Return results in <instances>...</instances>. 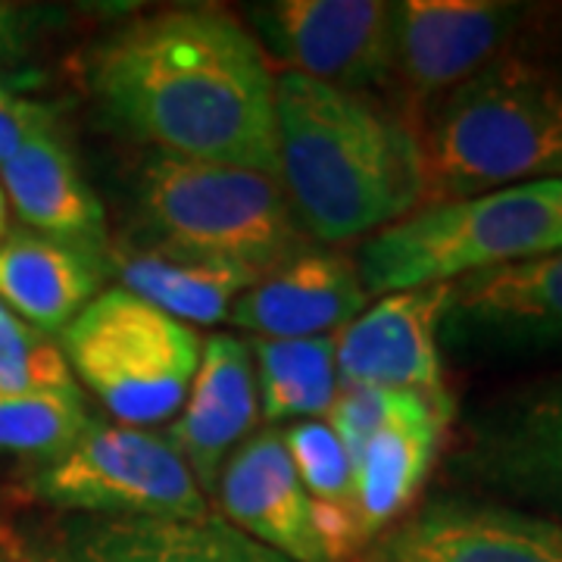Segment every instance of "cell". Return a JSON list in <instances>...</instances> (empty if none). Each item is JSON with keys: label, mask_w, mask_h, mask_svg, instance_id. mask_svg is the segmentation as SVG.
Segmentation results:
<instances>
[{"label": "cell", "mask_w": 562, "mask_h": 562, "mask_svg": "<svg viewBox=\"0 0 562 562\" xmlns=\"http://www.w3.org/2000/svg\"><path fill=\"white\" fill-rule=\"evenodd\" d=\"M379 562H562V522L516 506L438 497L379 541Z\"/></svg>", "instance_id": "obj_11"}, {"label": "cell", "mask_w": 562, "mask_h": 562, "mask_svg": "<svg viewBox=\"0 0 562 562\" xmlns=\"http://www.w3.org/2000/svg\"><path fill=\"white\" fill-rule=\"evenodd\" d=\"M10 203H7V194H3V188H0V244H3V238L10 235Z\"/></svg>", "instance_id": "obj_29"}, {"label": "cell", "mask_w": 562, "mask_h": 562, "mask_svg": "<svg viewBox=\"0 0 562 562\" xmlns=\"http://www.w3.org/2000/svg\"><path fill=\"white\" fill-rule=\"evenodd\" d=\"M457 401L450 391H401L382 428L353 460V501L366 541L401 522L428 482L441 453Z\"/></svg>", "instance_id": "obj_14"}, {"label": "cell", "mask_w": 562, "mask_h": 562, "mask_svg": "<svg viewBox=\"0 0 562 562\" xmlns=\"http://www.w3.org/2000/svg\"><path fill=\"white\" fill-rule=\"evenodd\" d=\"M276 138L281 188L316 241L372 238L425 203L413 122L366 94L279 72Z\"/></svg>", "instance_id": "obj_2"}, {"label": "cell", "mask_w": 562, "mask_h": 562, "mask_svg": "<svg viewBox=\"0 0 562 562\" xmlns=\"http://www.w3.org/2000/svg\"><path fill=\"white\" fill-rule=\"evenodd\" d=\"M47 132H57V110L0 81V166Z\"/></svg>", "instance_id": "obj_26"}, {"label": "cell", "mask_w": 562, "mask_h": 562, "mask_svg": "<svg viewBox=\"0 0 562 562\" xmlns=\"http://www.w3.org/2000/svg\"><path fill=\"white\" fill-rule=\"evenodd\" d=\"M88 85L103 116L157 154L279 179L276 76L222 10L181 7L122 25L94 47Z\"/></svg>", "instance_id": "obj_1"}, {"label": "cell", "mask_w": 562, "mask_h": 562, "mask_svg": "<svg viewBox=\"0 0 562 562\" xmlns=\"http://www.w3.org/2000/svg\"><path fill=\"white\" fill-rule=\"evenodd\" d=\"M41 501L79 516H201L206 497L162 435L122 422H88L32 482Z\"/></svg>", "instance_id": "obj_7"}, {"label": "cell", "mask_w": 562, "mask_h": 562, "mask_svg": "<svg viewBox=\"0 0 562 562\" xmlns=\"http://www.w3.org/2000/svg\"><path fill=\"white\" fill-rule=\"evenodd\" d=\"M525 20L519 3L497 0H403L394 3V72L413 110H422L482 66L503 57Z\"/></svg>", "instance_id": "obj_9"}, {"label": "cell", "mask_w": 562, "mask_h": 562, "mask_svg": "<svg viewBox=\"0 0 562 562\" xmlns=\"http://www.w3.org/2000/svg\"><path fill=\"white\" fill-rule=\"evenodd\" d=\"M281 441L288 447V457L294 462V472L301 479L303 491L310 494V501L316 506L357 513L353 465L338 435L328 428V422H294L288 431H281Z\"/></svg>", "instance_id": "obj_25"}, {"label": "cell", "mask_w": 562, "mask_h": 562, "mask_svg": "<svg viewBox=\"0 0 562 562\" xmlns=\"http://www.w3.org/2000/svg\"><path fill=\"white\" fill-rule=\"evenodd\" d=\"M0 188L32 232L103 250L106 213L57 132L38 135L0 166Z\"/></svg>", "instance_id": "obj_19"}, {"label": "cell", "mask_w": 562, "mask_h": 562, "mask_svg": "<svg viewBox=\"0 0 562 562\" xmlns=\"http://www.w3.org/2000/svg\"><path fill=\"white\" fill-rule=\"evenodd\" d=\"M101 288L98 254L16 228L0 244V303L54 335L79 316Z\"/></svg>", "instance_id": "obj_20"}, {"label": "cell", "mask_w": 562, "mask_h": 562, "mask_svg": "<svg viewBox=\"0 0 562 562\" xmlns=\"http://www.w3.org/2000/svg\"><path fill=\"white\" fill-rule=\"evenodd\" d=\"M88 422L91 416L79 384L63 391L0 397V450L50 462L79 441Z\"/></svg>", "instance_id": "obj_23"}, {"label": "cell", "mask_w": 562, "mask_h": 562, "mask_svg": "<svg viewBox=\"0 0 562 562\" xmlns=\"http://www.w3.org/2000/svg\"><path fill=\"white\" fill-rule=\"evenodd\" d=\"M116 269L125 291L184 325H216L228 319L235 301L257 284L250 272L228 262L203 260L157 244L120 254Z\"/></svg>", "instance_id": "obj_21"}, {"label": "cell", "mask_w": 562, "mask_h": 562, "mask_svg": "<svg viewBox=\"0 0 562 562\" xmlns=\"http://www.w3.org/2000/svg\"><path fill=\"white\" fill-rule=\"evenodd\" d=\"M0 562H69L63 547L35 541L13 525H0Z\"/></svg>", "instance_id": "obj_28"}, {"label": "cell", "mask_w": 562, "mask_h": 562, "mask_svg": "<svg viewBox=\"0 0 562 562\" xmlns=\"http://www.w3.org/2000/svg\"><path fill=\"white\" fill-rule=\"evenodd\" d=\"M441 338L501 353L562 347V247L450 284Z\"/></svg>", "instance_id": "obj_13"}, {"label": "cell", "mask_w": 562, "mask_h": 562, "mask_svg": "<svg viewBox=\"0 0 562 562\" xmlns=\"http://www.w3.org/2000/svg\"><path fill=\"white\" fill-rule=\"evenodd\" d=\"M260 50L284 72L366 94L391 85L394 3L382 0H266L247 10Z\"/></svg>", "instance_id": "obj_8"}, {"label": "cell", "mask_w": 562, "mask_h": 562, "mask_svg": "<svg viewBox=\"0 0 562 562\" xmlns=\"http://www.w3.org/2000/svg\"><path fill=\"white\" fill-rule=\"evenodd\" d=\"M69 562H291L216 513L79 516L63 531Z\"/></svg>", "instance_id": "obj_18"}, {"label": "cell", "mask_w": 562, "mask_h": 562, "mask_svg": "<svg viewBox=\"0 0 562 562\" xmlns=\"http://www.w3.org/2000/svg\"><path fill=\"white\" fill-rule=\"evenodd\" d=\"M216 497L222 519L291 562H331L316 528V506L303 491L281 441V431H260L222 465Z\"/></svg>", "instance_id": "obj_15"}, {"label": "cell", "mask_w": 562, "mask_h": 562, "mask_svg": "<svg viewBox=\"0 0 562 562\" xmlns=\"http://www.w3.org/2000/svg\"><path fill=\"white\" fill-rule=\"evenodd\" d=\"M450 284L382 294L335 335L341 387H401L443 394L441 325Z\"/></svg>", "instance_id": "obj_12"}, {"label": "cell", "mask_w": 562, "mask_h": 562, "mask_svg": "<svg viewBox=\"0 0 562 562\" xmlns=\"http://www.w3.org/2000/svg\"><path fill=\"white\" fill-rule=\"evenodd\" d=\"M425 203L562 179V72L497 57L413 116Z\"/></svg>", "instance_id": "obj_3"}, {"label": "cell", "mask_w": 562, "mask_h": 562, "mask_svg": "<svg viewBox=\"0 0 562 562\" xmlns=\"http://www.w3.org/2000/svg\"><path fill=\"white\" fill-rule=\"evenodd\" d=\"M562 247V179L422 203L366 238L357 269L369 294L438 288Z\"/></svg>", "instance_id": "obj_4"}, {"label": "cell", "mask_w": 562, "mask_h": 562, "mask_svg": "<svg viewBox=\"0 0 562 562\" xmlns=\"http://www.w3.org/2000/svg\"><path fill=\"white\" fill-rule=\"evenodd\" d=\"M63 357L79 382L122 425L169 422L191 391L201 338L125 288L101 291L60 331Z\"/></svg>", "instance_id": "obj_6"}, {"label": "cell", "mask_w": 562, "mask_h": 562, "mask_svg": "<svg viewBox=\"0 0 562 562\" xmlns=\"http://www.w3.org/2000/svg\"><path fill=\"white\" fill-rule=\"evenodd\" d=\"M369 306L357 260L331 250H303L235 301L228 322L260 338L338 335Z\"/></svg>", "instance_id": "obj_17"}, {"label": "cell", "mask_w": 562, "mask_h": 562, "mask_svg": "<svg viewBox=\"0 0 562 562\" xmlns=\"http://www.w3.org/2000/svg\"><path fill=\"white\" fill-rule=\"evenodd\" d=\"M260 416L269 422H310L328 416L338 397L335 335L325 338H254Z\"/></svg>", "instance_id": "obj_22"}, {"label": "cell", "mask_w": 562, "mask_h": 562, "mask_svg": "<svg viewBox=\"0 0 562 562\" xmlns=\"http://www.w3.org/2000/svg\"><path fill=\"white\" fill-rule=\"evenodd\" d=\"M138 213L157 247L257 281L310 250L281 181L241 166L154 154L138 176Z\"/></svg>", "instance_id": "obj_5"}, {"label": "cell", "mask_w": 562, "mask_h": 562, "mask_svg": "<svg viewBox=\"0 0 562 562\" xmlns=\"http://www.w3.org/2000/svg\"><path fill=\"white\" fill-rule=\"evenodd\" d=\"M460 472L562 513V375L528 384L484 409L469 428Z\"/></svg>", "instance_id": "obj_10"}, {"label": "cell", "mask_w": 562, "mask_h": 562, "mask_svg": "<svg viewBox=\"0 0 562 562\" xmlns=\"http://www.w3.org/2000/svg\"><path fill=\"white\" fill-rule=\"evenodd\" d=\"M35 22H38L35 10L0 0V76L20 66L35 38Z\"/></svg>", "instance_id": "obj_27"}, {"label": "cell", "mask_w": 562, "mask_h": 562, "mask_svg": "<svg viewBox=\"0 0 562 562\" xmlns=\"http://www.w3.org/2000/svg\"><path fill=\"white\" fill-rule=\"evenodd\" d=\"M260 419L257 366L250 344L232 335H210L181 416L162 435L191 469L201 491H216L222 465L241 447Z\"/></svg>", "instance_id": "obj_16"}, {"label": "cell", "mask_w": 562, "mask_h": 562, "mask_svg": "<svg viewBox=\"0 0 562 562\" xmlns=\"http://www.w3.org/2000/svg\"><path fill=\"white\" fill-rule=\"evenodd\" d=\"M63 347L0 303V397L72 387Z\"/></svg>", "instance_id": "obj_24"}]
</instances>
